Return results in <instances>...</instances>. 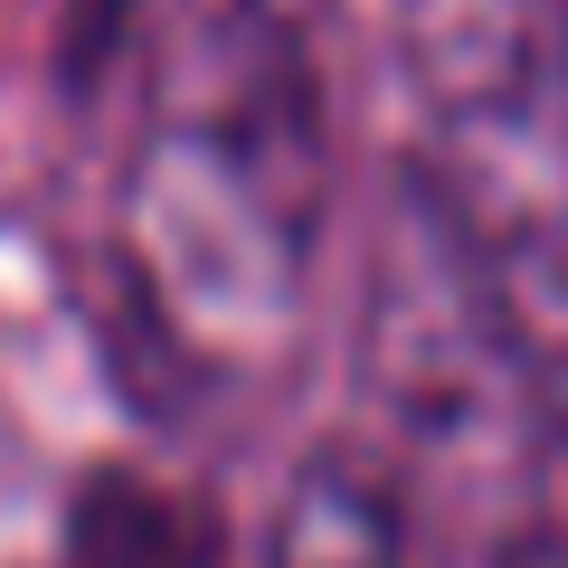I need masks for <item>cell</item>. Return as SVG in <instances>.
I'll return each instance as SVG.
<instances>
[{
	"instance_id": "obj_6",
	"label": "cell",
	"mask_w": 568,
	"mask_h": 568,
	"mask_svg": "<svg viewBox=\"0 0 568 568\" xmlns=\"http://www.w3.org/2000/svg\"><path fill=\"white\" fill-rule=\"evenodd\" d=\"M503 568H568V540H511Z\"/></svg>"
},
{
	"instance_id": "obj_5",
	"label": "cell",
	"mask_w": 568,
	"mask_h": 568,
	"mask_svg": "<svg viewBox=\"0 0 568 568\" xmlns=\"http://www.w3.org/2000/svg\"><path fill=\"white\" fill-rule=\"evenodd\" d=\"M123 29H133V0H67V29H58V67H67V85L95 77V67L123 48Z\"/></svg>"
},
{
	"instance_id": "obj_3",
	"label": "cell",
	"mask_w": 568,
	"mask_h": 568,
	"mask_svg": "<svg viewBox=\"0 0 568 568\" xmlns=\"http://www.w3.org/2000/svg\"><path fill=\"white\" fill-rule=\"evenodd\" d=\"M265 568H417L398 484L342 446L304 455L275 521H265Z\"/></svg>"
},
{
	"instance_id": "obj_1",
	"label": "cell",
	"mask_w": 568,
	"mask_h": 568,
	"mask_svg": "<svg viewBox=\"0 0 568 568\" xmlns=\"http://www.w3.org/2000/svg\"><path fill=\"white\" fill-rule=\"evenodd\" d=\"M323 77L284 0H219L181 39L133 181L123 265L190 351H256L304 304L323 227Z\"/></svg>"
},
{
	"instance_id": "obj_2",
	"label": "cell",
	"mask_w": 568,
	"mask_h": 568,
	"mask_svg": "<svg viewBox=\"0 0 568 568\" xmlns=\"http://www.w3.org/2000/svg\"><path fill=\"white\" fill-rule=\"evenodd\" d=\"M417 200L493 294L530 379L568 388V0H407Z\"/></svg>"
},
{
	"instance_id": "obj_4",
	"label": "cell",
	"mask_w": 568,
	"mask_h": 568,
	"mask_svg": "<svg viewBox=\"0 0 568 568\" xmlns=\"http://www.w3.org/2000/svg\"><path fill=\"white\" fill-rule=\"evenodd\" d=\"M58 568H219V521L142 474H85L67 503Z\"/></svg>"
}]
</instances>
